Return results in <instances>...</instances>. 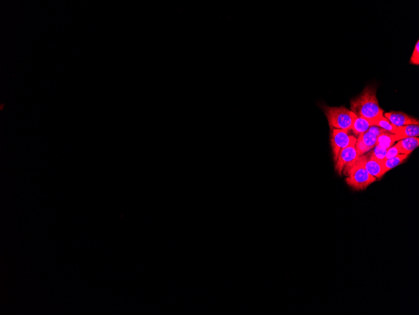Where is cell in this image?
Returning a JSON list of instances; mask_svg holds the SVG:
<instances>
[{"instance_id":"1","label":"cell","mask_w":419,"mask_h":315,"mask_svg":"<svg viewBox=\"0 0 419 315\" xmlns=\"http://www.w3.org/2000/svg\"><path fill=\"white\" fill-rule=\"evenodd\" d=\"M351 111L357 117L374 121L383 116L384 110L380 107L377 98L376 88L366 87L362 93L351 102Z\"/></svg>"},{"instance_id":"2","label":"cell","mask_w":419,"mask_h":315,"mask_svg":"<svg viewBox=\"0 0 419 315\" xmlns=\"http://www.w3.org/2000/svg\"><path fill=\"white\" fill-rule=\"evenodd\" d=\"M347 176L346 182L354 190L361 191L377 181L375 177L368 173L363 162L362 156L358 157L353 164L344 172Z\"/></svg>"},{"instance_id":"3","label":"cell","mask_w":419,"mask_h":315,"mask_svg":"<svg viewBox=\"0 0 419 315\" xmlns=\"http://www.w3.org/2000/svg\"><path fill=\"white\" fill-rule=\"evenodd\" d=\"M328 119L331 129L351 130L352 124L356 116L351 110L344 107H322Z\"/></svg>"},{"instance_id":"4","label":"cell","mask_w":419,"mask_h":315,"mask_svg":"<svg viewBox=\"0 0 419 315\" xmlns=\"http://www.w3.org/2000/svg\"><path fill=\"white\" fill-rule=\"evenodd\" d=\"M349 130H340L333 128L331 134V144L332 147L334 160L337 161L340 152L351 145H356L357 139L349 134Z\"/></svg>"},{"instance_id":"5","label":"cell","mask_w":419,"mask_h":315,"mask_svg":"<svg viewBox=\"0 0 419 315\" xmlns=\"http://www.w3.org/2000/svg\"><path fill=\"white\" fill-rule=\"evenodd\" d=\"M358 157L356 145H351L343 149L335 162V169L338 174L342 175L343 171L351 167Z\"/></svg>"},{"instance_id":"6","label":"cell","mask_w":419,"mask_h":315,"mask_svg":"<svg viewBox=\"0 0 419 315\" xmlns=\"http://www.w3.org/2000/svg\"><path fill=\"white\" fill-rule=\"evenodd\" d=\"M377 137L375 133L370 130L358 135L356 148L359 157L374 148L377 145Z\"/></svg>"},{"instance_id":"7","label":"cell","mask_w":419,"mask_h":315,"mask_svg":"<svg viewBox=\"0 0 419 315\" xmlns=\"http://www.w3.org/2000/svg\"><path fill=\"white\" fill-rule=\"evenodd\" d=\"M362 158L365 169L375 178L381 179L385 174L382 160H377L373 157L371 153L368 154L367 156L363 155Z\"/></svg>"},{"instance_id":"8","label":"cell","mask_w":419,"mask_h":315,"mask_svg":"<svg viewBox=\"0 0 419 315\" xmlns=\"http://www.w3.org/2000/svg\"><path fill=\"white\" fill-rule=\"evenodd\" d=\"M391 123L399 127L409 125H418L419 121L418 119L410 117L408 115L403 112H392L386 113L385 116Z\"/></svg>"},{"instance_id":"9","label":"cell","mask_w":419,"mask_h":315,"mask_svg":"<svg viewBox=\"0 0 419 315\" xmlns=\"http://www.w3.org/2000/svg\"><path fill=\"white\" fill-rule=\"evenodd\" d=\"M395 142L409 137H419V126L409 125L397 127L395 133Z\"/></svg>"},{"instance_id":"10","label":"cell","mask_w":419,"mask_h":315,"mask_svg":"<svg viewBox=\"0 0 419 315\" xmlns=\"http://www.w3.org/2000/svg\"><path fill=\"white\" fill-rule=\"evenodd\" d=\"M400 154L409 155L419 146V137H409L399 140L397 144Z\"/></svg>"},{"instance_id":"11","label":"cell","mask_w":419,"mask_h":315,"mask_svg":"<svg viewBox=\"0 0 419 315\" xmlns=\"http://www.w3.org/2000/svg\"><path fill=\"white\" fill-rule=\"evenodd\" d=\"M372 126V121L370 119L356 116L352 124L351 129L353 130L356 135H359L367 132Z\"/></svg>"},{"instance_id":"12","label":"cell","mask_w":419,"mask_h":315,"mask_svg":"<svg viewBox=\"0 0 419 315\" xmlns=\"http://www.w3.org/2000/svg\"><path fill=\"white\" fill-rule=\"evenodd\" d=\"M395 142V135L387 132H384L377 137L376 146L382 149H388L393 146Z\"/></svg>"},{"instance_id":"13","label":"cell","mask_w":419,"mask_h":315,"mask_svg":"<svg viewBox=\"0 0 419 315\" xmlns=\"http://www.w3.org/2000/svg\"><path fill=\"white\" fill-rule=\"evenodd\" d=\"M408 156V155H405V154H399V155L395 156L394 158H389V159H384L382 160L385 173L386 174V172L390 171V170L402 164V162H404V160L407 159Z\"/></svg>"},{"instance_id":"14","label":"cell","mask_w":419,"mask_h":315,"mask_svg":"<svg viewBox=\"0 0 419 315\" xmlns=\"http://www.w3.org/2000/svg\"><path fill=\"white\" fill-rule=\"evenodd\" d=\"M372 125L378 126L386 132L393 133V134H395L397 128V126L393 125L386 117L384 116V115L375 120L373 121Z\"/></svg>"},{"instance_id":"15","label":"cell","mask_w":419,"mask_h":315,"mask_svg":"<svg viewBox=\"0 0 419 315\" xmlns=\"http://www.w3.org/2000/svg\"><path fill=\"white\" fill-rule=\"evenodd\" d=\"M386 152V149L381 148L378 146H375L374 150L371 152V154L373 157L377 158L379 160H383L385 159Z\"/></svg>"},{"instance_id":"16","label":"cell","mask_w":419,"mask_h":315,"mask_svg":"<svg viewBox=\"0 0 419 315\" xmlns=\"http://www.w3.org/2000/svg\"><path fill=\"white\" fill-rule=\"evenodd\" d=\"M410 63L414 64V65H419V40L416 43L415 48L412 55Z\"/></svg>"},{"instance_id":"17","label":"cell","mask_w":419,"mask_h":315,"mask_svg":"<svg viewBox=\"0 0 419 315\" xmlns=\"http://www.w3.org/2000/svg\"><path fill=\"white\" fill-rule=\"evenodd\" d=\"M399 148H398L397 145L396 144L395 146L391 147L390 148L387 149L385 159H389V158H394L395 156L399 155Z\"/></svg>"}]
</instances>
